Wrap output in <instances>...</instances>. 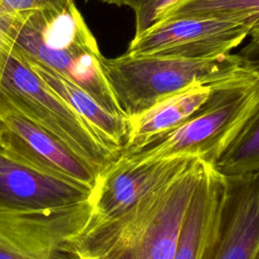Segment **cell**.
Here are the masks:
<instances>
[{
    "mask_svg": "<svg viewBox=\"0 0 259 259\" xmlns=\"http://www.w3.org/2000/svg\"><path fill=\"white\" fill-rule=\"evenodd\" d=\"M206 164L192 159L120 215L85 229L74 251L84 259H173L185 212Z\"/></svg>",
    "mask_w": 259,
    "mask_h": 259,
    "instance_id": "6da1fadb",
    "label": "cell"
},
{
    "mask_svg": "<svg viewBox=\"0 0 259 259\" xmlns=\"http://www.w3.org/2000/svg\"><path fill=\"white\" fill-rule=\"evenodd\" d=\"M0 27L13 51L67 78L108 112L125 116L103 72L97 41L75 0L0 17Z\"/></svg>",
    "mask_w": 259,
    "mask_h": 259,
    "instance_id": "7a4b0ae2",
    "label": "cell"
},
{
    "mask_svg": "<svg viewBox=\"0 0 259 259\" xmlns=\"http://www.w3.org/2000/svg\"><path fill=\"white\" fill-rule=\"evenodd\" d=\"M258 107L259 75L241 66L211 83L207 100L181 125L121 155L136 162L192 157L213 166Z\"/></svg>",
    "mask_w": 259,
    "mask_h": 259,
    "instance_id": "3957f363",
    "label": "cell"
},
{
    "mask_svg": "<svg viewBox=\"0 0 259 259\" xmlns=\"http://www.w3.org/2000/svg\"><path fill=\"white\" fill-rule=\"evenodd\" d=\"M101 65L115 99L126 117L137 115L163 98L194 83H213L241 67L237 54L186 60L124 53L101 57Z\"/></svg>",
    "mask_w": 259,
    "mask_h": 259,
    "instance_id": "277c9868",
    "label": "cell"
},
{
    "mask_svg": "<svg viewBox=\"0 0 259 259\" xmlns=\"http://www.w3.org/2000/svg\"><path fill=\"white\" fill-rule=\"evenodd\" d=\"M0 94L20 113L88 163L99 175L121 154L108 146L11 47L3 69Z\"/></svg>",
    "mask_w": 259,
    "mask_h": 259,
    "instance_id": "5b68a950",
    "label": "cell"
},
{
    "mask_svg": "<svg viewBox=\"0 0 259 259\" xmlns=\"http://www.w3.org/2000/svg\"><path fill=\"white\" fill-rule=\"evenodd\" d=\"M91 211V199L44 209L0 208V259H59L74 252Z\"/></svg>",
    "mask_w": 259,
    "mask_h": 259,
    "instance_id": "8992f818",
    "label": "cell"
},
{
    "mask_svg": "<svg viewBox=\"0 0 259 259\" xmlns=\"http://www.w3.org/2000/svg\"><path fill=\"white\" fill-rule=\"evenodd\" d=\"M249 36V27L217 18H178L161 21L133 37L126 54L204 60L230 54Z\"/></svg>",
    "mask_w": 259,
    "mask_h": 259,
    "instance_id": "52a82bcc",
    "label": "cell"
},
{
    "mask_svg": "<svg viewBox=\"0 0 259 259\" xmlns=\"http://www.w3.org/2000/svg\"><path fill=\"white\" fill-rule=\"evenodd\" d=\"M192 159L194 158L175 157L136 162L120 154L99 177L92 193V211L85 229L120 215L140 199L176 176Z\"/></svg>",
    "mask_w": 259,
    "mask_h": 259,
    "instance_id": "ba28073f",
    "label": "cell"
},
{
    "mask_svg": "<svg viewBox=\"0 0 259 259\" xmlns=\"http://www.w3.org/2000/svg\"><path fill=\"white\" fill-rule=\"evenodd\" d=\"M0 145L36 167L93 190L100 175L56 137L20 113L0 94Z\"/></svg>",
    "mask_w": 259,
    "mask_h": 259,
    "instance_id": "9c48e42d",
    "label": "cell"
},
{
    "mask_svg": "<svg viewBox=\"0 0 259 259\" xmlns=\"http://www.w3.org/2000/svg\"><path fill=\"white\" fill-rule=\"evenodd\" d=\"M92 193V188L45 171L0 145V208H53L89 200Z\"/></svg>",
    "mask_w": 259,
    "mask_h": 259,
    "instance_id": "30bf717a",
    "label": "cell"
},
{
    "mask_svg": "<svg viewBox=\"0 0 259 259\" xmlns=\"http://www.w3.org/2000/svg\"><path fill=\"white\" fill-rule=\"evenodd\" d=\"M259 248V172L226 176L218 232L206 259H254Z\"/></svg>",
    "mask_w": 259,
    "mask_h": 259,
    "instance_id": "8fae6325",
    "label": "cell"
},
{
    "mask_svg": "<svg viewBox=\"0 0 259 259\" xmlns=\"http://www.w3.org/2000/svg\"><path fill=\"white\" fill-rule=\"evenodd\" d=\"M226 176L206 164L185 212L173 259H206L218 232Z\"/></svg>",
    "mask_w": 259,
    "mask_h": 259,
    "instance_id": "7c38bea8",
    "label": "cell"
},
{
    "mask_svg": "<svg viewBox=\"0 0 259 259\" xmlns=\"http://www.w3.org/2000/svg\"><path fill=\"white\" fill-rule=\"evenodd\" d=\"M210 90L211 83H194L127 117L128 133L122 151L141 148L181 125L203 105Z\"/></svg>",
    "mask_w": 259,
    "mask_h": 259,
    "instance_id": "4fadbf2b",
    "label": "cell"
},
{
    "mask_svg": "<svg viewBox=\"0 0 259 259\" xmlns=\"http://www.w3.org/2000/svg\"><path fill=\"white\" fill-rule=\"evenodd\" d=\"M19 56L57 95L65 100L96 132V134L108 146L120 153L122 152L128 133V120L126 116H118L108 112L86 91L72 83L67 78L39 62L27 59L21 55Z\"/></svg>",
    "mask_w": 259,
    "mask_h": 259,
    "instance_id": "5bb4252c",
    "label": "cell"
},
{
    "mask_svg": "<svg viewBox=\"0 0 259 259\" xmlns=\"http://www.w3.org/2000/svg\"><path fill=\"white\" fill-rule=\"evenodd\" d=\"M178 18L234 21L248 26L250 33L259 29V0H181L165 12L159 22Z\"/></svg>",
    "mask_w": 259,
    "mask_h": 259,
    "instance_id": "9a60e30c",
    "label": "cell"
},
{
    "mask_svg": "<svg viewBox=\"0 0 259 259\" xmlns=\"http://www.w3.org/2000/svg\"><path fill=\"white\" fill-rule=\"evenodd\" d=\"M213 167L224 176L259 172V107Z\"/></svg>",
    "mask_w": 259,
    "mask_h": 259,
    "instance_id": "2e32d148",
    "label": "cell"
},
{
    "mask_svg": "<svg viewBox=\"0 0 259 259\" xmlns=\"http://www.w3.org/2000/svg\"><path fill=\"white\" fill-rule=\"evenodd\" d=\"M181 0H126L124 6L135 13V35L139 36L156 25L165 12Z\"/></svg>",
    "mask_w": 259,
    "mask_h": 259,
    "instance_id": "e0dca14e",
    "label": "cell"
},
{
    "mask_svg": "<svg viewBox=\"0 0 259 259\" xmlns=\"http://www.w3.org/2000/svg\"><path fill=\"white\" fill-rule=\"evenodd\" d=\"M70 1L72 0H0V17L33 9L63 6Z\"/></svg>",
    "mask_w": 259,
    "mask_h": 259,
    "instance_id": "ac0fdd59",
    "label": "cell"
},
{
    "mask_svg": "<svg viewBox=\"0 0 259 259\" xmlns=\"http://www.w3.org/2000/svg\"><path fill=\"white\" fill-rule=\"evenodd\" d=\"M241 66L259 75V37H251V40L237 53Z\"/></svg>",
    "mask_w": 259,
    "mask_h": 259,
    "instance_id": "d6986e66",
    "label": "cell"
},
{
    "mask_svg": "<svg viewBox=\"0 0 259 259\" xmlns=\"http://www.w3.org/2000/svg\"><path fill=\"white\" fill-rule=\"evenodd\" d=\"M9 48H10V46L0 27V85H1V79H2L5 61L7 59L8 53H9Z\"/></svg>",
    "mask_w": 259,
    "mask_h": 259,
    "instance_id": "ffe728a7",
    "label": "cell"
},
{
    "mask_svg": "<svg viewBox=\"0 0 259 259\" xmlns=\"http://www.w3.org/2000/svg\"><path fill=\"white\" fill-rule=\"evenodd\" d=\"M85 1H89V0H85ZM102 3H106V4H113L116 6H124V3L126 0H96Z\"/></svg>",
    "mask_w": 259,
    "mask_h": 259,
    "instance_id": "44dd1931",
    "label": "cell"
},
{
    "mask_svg": "<svg viewBox=\"0 0 259 259\" xmlns=\"http://www.w3.org/2000/svg\"><path fill=\"white\" fill-rule=\"evenodd\" d=\"M249 35H250L251 37H259V29H256V30H254V31H251V32L249 33Z\"/></svg>",
    "mask_w": 259,
    "mask_h": 259,
    "instance_id": "7402d4cb",
    "label": "cell"
},
{
    "mask_svg": "<svg viewBox=\"0 0 259 259\" xmlns=\"http://www.w3.org/2000/svg\"><path fill=\"white\" fill-rule=\"evenodd\" d=\"M73 259H84V258H82L81 256H79L76 252H75V255H74V257H73Z\"/></svg>",
    "mask_w": 259,
    "mask_h": 259,
    "instance_id": "603a6c76",
    "label": "cell"
},
{
    "mask_svg": "<svg viewBox=\"0 0 259 259\" xmlns=\"http://www.w3.org/2000/svg\"><path fill=\"white\" fill-rule=\"evenodd\" d=\"M254 259H259V248H258V250H257V252H256V255H255Z\"/></svg>",
    "mask_w": 259,
    "mask_h": 259,
    "instance_id": "cb8c5ba5",
    "label": "cell"
}]
</instances>
